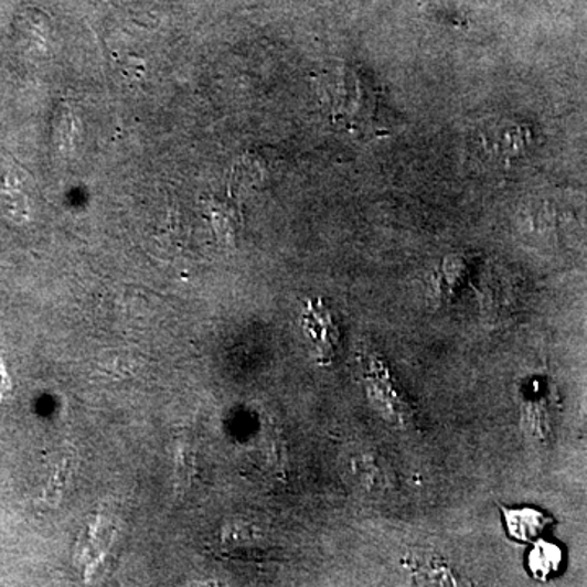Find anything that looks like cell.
Returning <instances> with one entry per match:
<instances>
[{
	"mask_svg": "<svg viewBox=\"0 0 587 587\" xmlns=\"http://www.w3.org/2000/svg\"><path fill=\"white\" fill-rule=\"evenodd\" d=\"M302 330L316 350V357L322 366H329L340 350L341 331L325 303L310 300L302 316Z\"/></svg>",
	"mask_w": 587,
	"mask_h": 587,
	"instance_id": "1",
	"label": "cell"
},
{
	"mask_svg": "<svg viewBox=\"0 0 587 587\" xmlns=\"http://www.w3.org/2000/svg\"><path fill=\"white\" fill-rule=\"evenodd\" d=\"M504 519H506L508 532H510L511 537L522 542L534 541L547 524L544 514L529 510V508L525 510H506L504 511Z\"/></svg>",
	"mask_w": 587,
	"mask_h": 587,
	"instance_id": "2",
	"label": "cell"
},
{
	"mask_svg": "<svg viewBox=\"0 0 587 587\" xmlns=\"http://www.w3.org/2000/svg\"><path fill=\"white\" fill-rule=\"evenodd\" d=\"M559 563H562V552L556 545L548 544V542L535 544L531 556H529V566H531L532 573L541 579L551 578L553 573L558 569Z\"/></svg>",
	"mask_w": 587,
	"mask_h": 587,
	"instance_id": "3",
	"label": "cell"
},
{
	"mask_svg": "<svg viewBox=\"0 0 587 587\" xmlns=\"http://www.w3.org/2000/svg\"><path fill=\"white\" fill-rule=\"evenodd\" d=\"M381 364H378V371L375 372V377L371 378V387L374 388V392L371 391L372 397H378V408L382 412L391 413V418L398 419L402 418V413L398 412V395L395 392V388L392 387V381L388 377H384L382 374Z\"/></svg>",
	"mask_w": 587,
	"mask_h": 587,
	"instance_id": "4",
	"label": "cell"
},
{
	"mask_svg": "<svg viewBox=\"0 0 587 587\" xmlns=\"http://www.w3.org/2000/svg\"><path fill=\"white\" fill-rule=\"evenodd\" d=\"M10 391L9 377L6 374V367L0 363V398L6 397L7 392Z\"/></svg>",
	"mask_w": 587,
	"mask_h": 587,
	"instance_id": "5",
	"label": "cell"
}]
</instances>
